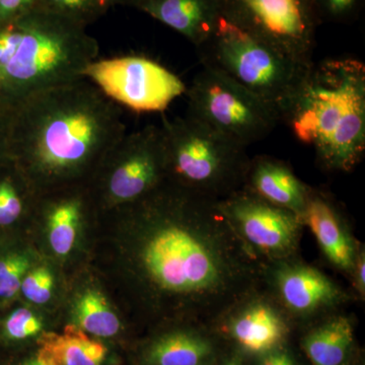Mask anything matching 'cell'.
I'll list each match as a JSON object with an SVG mask.
<instances>
[{
  "label": "cell",
  "instance_id": "11",
  "mask_svg": "<svg viewBox=\"0 0 365 365\" xmlns=\"http://www.w3.org/2000/svg\"><path fill=\"white\" fill-rule=\"evenodd\" d=\"M237 234L263 260L283 261L297 251L304 223L292 211L241 190L218 201Z\"/></svg>",
  "mask_w": 365,
  "mask_h": 365
},
{
  "label": "cell",
  "instance_id": "32",
  "mask_svg": "<svg viewBox=\"0 0 365 365\" xmlns=\"http://www.w3.org/2000/svg\"><path fill=\"white\" fill-rule=\"evenodd\" d=\"M220 365H244L242 364V359L237 355H235V356L230 357L225 361L222 362Z\"/></svg>",
  "mask_w": 365,
  "mask_h": 365
},
{
  "label": "cell",
  "instance_id": "17",
  "mask_svg": "<svg viewBox=\"0 0 365 365\" xmlns=\"http://www.w3.org/2000/svg\"><path fill=\"white\" fill-rule=\"evenodd\" d=\"M38 346L37 360L42 365H101L107 354L102 343L72 325L62 334H42Z\"/></svg>",
  "mask_w": 365,
  "mask_h": 365
},
{
  "label": "cell",
  "instance_id": "7",
  "mask_svg": "<svg viewBox=\"0 0 365 365\" xmlns=\"http://www.w3.org/2000/svg\"><path fill=\"white\" fill-rule=\"evenodd\" d=\"M186 95L187 116L246 148L266 138L281 123L259 98L206 67L196 74Z\"/></svg>",
  "mask_w": 365,
  "mask_h": 365
},
{
  "label": "cell",
  "instance_id": "3",
  "mask_svg": "<svg viewBox=\"0 0 365 365\" xmlns=\"http://www.w3.org/2000/svg\"><path fill=\"white\" fill-rule=\"evenodd\" d=\"M98 51L86 26L34 7L0 28V103L14 110L36 93L83 78Z\"/></svg>",
  "mask_w": 365,
  "mask_h": 365
},
{
  "label": "cell",
  "instance_id": "31",
  "mask_svg": "<svg viewBox=\"0 0 365 365\" xmlns=\"http://www.w3.org/2000/svg\"><path fill=\"white\" fill-rule=\"evenodd\" d=\"M106 1H107V4H109L110 7L122 6L134 7V9H137V6H138V4L140 0H106Z\"/></svg>",
  "mask_w": 365,
  "mask_h": 365
},
{
  "label": "cell",
  "instance_id": "26",
  "mask_svg": "<svg viewBox=\"0 0 365 365\" xmlns=\"http://www.w3.org/2000/svg\"><path fill=\"white\" fill-rule=\"evenodd\" d=\"M23 210L24 198L16 185L9 179L0 182V225L16 222Z\"/></svg>",
  "mask_w": 365,
  "mask_h": 365
},
{
  "label": "cell",
  "instance_id": "8",
  "mask_svg": "<svg viewBox=\"0 0 365 365\" xmlns=\"http://www.w3.org/2000/svg\"><path fill=\"white\" fill-rule=\"evenodd\" d=\"M223 16L290 58L312 66L319 25L313 0H222Z\"/></svg>",
  "mask_w": 365,
  "mask_h": 365
},
{
  "label": "cell",
  "instance_id": "5",
  "mask_svg": "<svg viewBox=\"0 0 365 365\" xmlns=\"http://www.w3.org/2000/svg\"><path fill=\"white\" fill-rule=\"evenodd\" d=\"M198 50L201 64L259 98L284 122L312 66L290 58L225 16Z\"/></svg>",
  "mask_w": 365,
  "mask_h": 365
},
{
  "label": "cell",
  "instance_id": "13",
  "mask_svg": "<svg viewBox=\"0 0 365 365\" xmlns=\"http://www.w3.org/2000/svg\"><path fill=\"white\" fill-rule=\"evenodd\" d=\"M272 283L282 306L297 316H309L337 306L345 294L325 274L304 264L278 261Z\"/></svg>",
  "mask_w": 365,
  "mask_h": 365
},
{
  "label": "cell",
  "instance_id": "28",
  "mask_svg": "<svg viewBox=\"0 0 365 365\" xmlns=\"http://www.w3.org/2000/svg\"><path fill=\"white\" fill-rule=\"evenodd\" d=\"M40 0H0V28L39 6Z\"/></svg>",
  "mask_w": 365,
  "mask_h": 365
},
{
  "label": "cell",
  "instance_id": "27",
  "mask_svg": "<svg viewBox=\"0 0 365 365\" xmlns=\"http://www.w3.org/2000/svg\"><path fill=\"white\" fill-rule=\"evenodd\" d=\"M42 330V322L26 309L14 312L6 322V332L11 339L23 340L37 335Z\"/></svg>",
  "mask_w": 365,
  "mask_h": 365
},
{
  "label": "cell",
  "instance_id": "21",
  "mask_svg": "<svg viewBox=\"0 0 365 365\" xmlns=\"http://www.w3.org/2000/svg\"><path fill=\"white\" fill-rule=\"evenodd\" d=\"M76 317L81 330L98 337H112L119 332L121 327L119 318L104 295L93 290L86 292L79 299Z\"/></svg>",
  "mask_w": 365,
  "mask_h": 365
},
{
  "label": "cell",
  "instance_id": "14",
  "mask_svg": "<svg viewBox=\"0 0 365 365\" xmlns=\"http://www.w3.org/2000/svg\"><path fill=\"white\" fill-rule=\"evenodd\" d=\"M302 222L312 230L326 258L340 270L352 273L359 249L325 194L309 190Z\"/></svg>",
  "mask_w": 365,
  "mask_h": 365
},
{
  "label": "cell",
  "instance_id": "6",
  "mask_svg": "<svg viewBox=\"0 0 365 365\" xmlns=\"http://www.w3.org/2000/svg\"><path fill=\"white\" fill-rule=\"evenodd\" d=\"M167 179L197 195L222 200L241 191L250 160L246 148L189 116L160 125Z\"/></svg>",
  "mask_w": 365,
  "mask_h": 365
},
{
  "label": "cell",
  "instance_id": "4",
  "mask_svg": "<svg viewBox=\"0 0 365 365\" xmlns=\"http://www.w3.org/2000/svg\"><path fill=\"white\" fill-rule=\"evenodd\" d=\"M284 122L325 169H354L365 153L364 64L353 58L314 62Z\"/></svg>",
  "mask_w": 365,
  "mask_h": 365
},
{
  "label": "cell",
  "instance_id": "30",
  "mask_svg": "<svg viewBox=\"0 0 365 365\" xmlns=\"http://www.w3.org/2000/svg\"><path fill=\"white\" fill-rule=\"evenodd\" d=\"M354 275L355 288L359 294L364 297L365 294V253L364 250H359L356 260H355L354 269L352 271Z\"/></svg>",
  "mask_w": 365,
  "mask_h": 365
},
{
  "label": "cell",
  "instance_id": "34",
  "mask_svg": "<svg viewBox=\"0 0 365 365\" xmlns=\"http://www.w3.org/2000/svg\"><path fill=\"white\" fill-rule=\"evenodd\" d=\"M24 365H42L40 364L39 361H38L37 359L35 360H30V361L26 362Z\"/></svg>",
  "mask_w": 365,
  "mask_h": 365
},
{
  "label": "cell",
  "instance_id": "25",
  "mask_svg": "<svg viewBox=\"0 0 365 365\" xmlns=\"http://www.w3.org/2000/svg\"><path fill=\"white\" fill-rule=\"evenodd\" d=\"M21 290L26 299L34 304H46L52 297V274L45 267L36 269L25 276Z\"/></svg>",
  "mask_w": 365,
  "mask_h": 365
},
{
  "label": "cell",
  "instance_id": "1",
  "mask_svg": "<svg viewBox=\"0 0 365 365\" xmlns=\"http://www.w3.org/2000/svg\"><path fill=\"white\" fill-rule=\"evenodd\" d=\"M155 216L139 250L146 279L205 318L258 292L267 264L249 248L218 206L173 184L143 198Z\"/></svg>",
  "mask_w": 365,
  "mask_h": 365
},
{
  "label": "cell",
  "instance_id": "16",
  "mask_svg": "<svg viewBox=\"0 0 365 365\" xmlns=\"http://www.w3.org/2000/svg\"><path fill=\"white\" fill-rule=\"evenodd\" d=\"M137 9L181 34L196 48L210 37L223 16L222 0H140Z\"/></svg>",
  "mask_w": 365,
  "mask_h": 365
},
{
  "label": "cell",
  "instance_id": "23",
  "mask_svg": "<svg viewBox=\"0 0 365 365\" xmlns=\"http://www.w3.org/2000/svg\"><path fill=\"white\" fill-rule=\"evenodd\" d=\"M29 267L28 258L23 255H9L0 260V297L11 299L20 292Z\"/></svg>",
  "mask_w": 365,
  "mask_h": 365
},
{
  "label": "cell",
  "instance_id": "22",
  "mask_svg": "<svg viewBox=\"0 0 365 365\" xmlns=\"http://www.w3.org/2000/svg\"><path fill=\"white\" fill-rule=\"evenodd\" d=\"M40 4L85 26L97 21L110 9L106 0H40Z\"/></svg>",
  "mask_w": 365,
  "mask_h": 365
},
{
  "label": "cell",
  "instance_id": "10",
  "mask_svg": "<svg viewBox=\"0 0 365 365\" xmlns=\"http://www.w3.org/2000/svg\"><path fill=\"white\" fill-rule=\"evenodd\" d=\"M105 197L113 203H135L167 180L160 126L148 125L126 133L106 155Z\"/></svg>",
  "mask_w": 365,
  "mask_h": 365
},
{
  "label": "cell",
  "instance_id": "15",
  "mask_svg": "<svg viewBox=\"0 0 365 365\" xmlns=\"http://www.w3.org/2000/svg\"><path fill=\"white\" fill-rule=\"evenodd\" d=\"M242 190L302 218L311 188L295 176L287 163L261 155L250 160Z\"/></svg>",
  "mask_w": 365,
  "mask_h": 365
},
{
  "label": "cell",
  "instance_id": "2",
  "mask_svg": "<svg viewBox=\"0 0 365 365\" xmlns=\"http://www.w3.org/2000/svg\"><path fill=\"white\" fill-rule=\"evenodd\" d=\"M125 134L119 105L81 78L16 106L9 140L34 178L53 182L102 163Z\"/></svg>",
  "mask_w": 365,
  "mask_h": 365
},
{
  "label": "cell",
  "instance_id": "20",
  "mask_svg": "<svg viewBox=\"0 0 365 365\" xmlns=\"http://www.w3.org/2000/svg\"><path fill=\"white\" fill-rule=\"evenodd\" d=\"M81 201L78 197H68L56 201L50 209L49 242L53 251L59 256L71 253L76 239Z\"/></svg>",
  "mask_w": 365,
  "mask_h": 365
},
{
  "label": "cell",
  "instance_id": "29",
  "mask_svg": "<svg viewBox=\"0 0 365 365\" xmlns=\"http://www.w3.org/2000/svg\"><path fill=\"white\" fill-rule=\"evenodd\" d=\"M258 357L256 365H300L294 355L283 346Z\"/></svg>",
  "mask_w": 365,
  "mask_h": 365
},
{
  "label": "cell",
  "instance_id": "19",
  "mask_svg": "<svg viewBox=\"0 0 365 365\" xmlns=\"http://www.w3.org/2000/svg\"><path fill=\"white\" fill-rule=\"evenodd\" d=\"M215 350L211 340L194 331L165 334L146 352L148 365H210Z\"/></svg>",
  "mask_w": 365,
  "mask_h": 365
},
{
  "label": "cell",
  "instance_id": "33",
  "mask_svg": "<svg viewBox=\"0 0 365 365\" xmlns=\"http://www.w3.org/2000/svg\"><path fill=\"white\" fill-rule=\"evenodd\" d=\"M11 122H9V123L2 125V126H1V123H0V138H1V129L9 128V127H11Z\"/></svg>",
  "mask_w": 365,
  "mask_h": 365
},
{
  "label": "cell",
  "instance_id": "18",
  "mask_svg": "<svg viewBox=\"0 0 365 365\" xmlns=\"http://www.w3.org/2000/svg\"><path fill=\"white\" fill-rule=\"evenodd\" d=\"M302 344L313 365H346L354 344L351 321L345 316L327 319L307 333Z\"/></svg>",
  "mask_w": 365,
  "mask_h": 365
},
{
  "label": "cell",
  "instance_id": "12",
  "mask_svg": "<svg viewBox=\"0 0 365 365\" xmlns=\"http://www.w3.org/2000/svg\"><path fill=\"white\" fill-rule=\"evenodd\" d=\"M225 327L242 351L260 356L283 346L288 334L287 319L274 300L258 292L227 309Z\"/></svg>",
  "mask_w": 365,
  "mask_h": 365
},
{
  "label": "cell",
  "instance_id": "9",
  "mask_svg": "<svg viewBox=\"0 0 365 365\" xmlns=\"http://www.w3.org/2000/svg\"><path fill=\"white\" fill-rule=\"evenodd\" d=\"M83 78L136 113H163L188 88L167 67L137 55L96 59L86 67Z\"/></svg>",
  "mask_w": 365,
  "mask_h": 365
},
{
  "label": "cell",
  "instance_id": "24",
  "mask_svg": "<svg viewBox=\"0 0 365 365\" xmlns=\"http://www.w3.org/2000/svg\"><path fill=\"white\" fill-rule=\"evenodd\" d=\"M319 23H349L359 16L364 0H313Z\"/></svg>",
  "mask_w": 365,
  "mask_h": 365
}]
</instances>
